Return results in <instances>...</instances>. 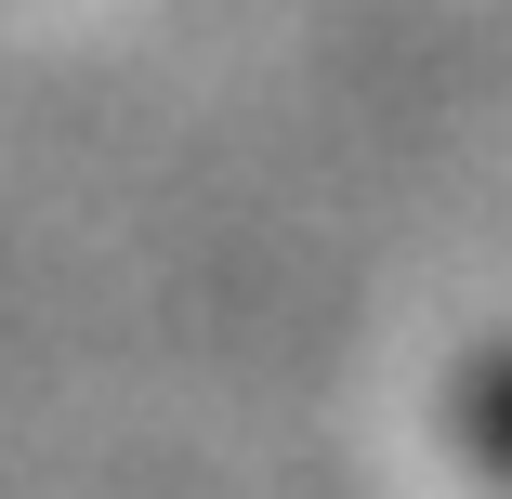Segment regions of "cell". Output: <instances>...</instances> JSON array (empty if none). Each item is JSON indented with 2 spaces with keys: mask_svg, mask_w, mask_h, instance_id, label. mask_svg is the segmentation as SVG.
<instances>
[{
  "mask_svg": "<svg viewBox=\"0 0 512 499\" xmlns=\"http://www.w3.org/2000/svg\"><path fill=\"white\" fill-rule=\"evenodd\" d=\"M460 447L486 486H512V355H473L460 368Z\"/></svg>",
  "mask_w": 512,
  "mask_h": 499,
  "instance_id": "1",
  "label": "cell"
}]
</instances>
